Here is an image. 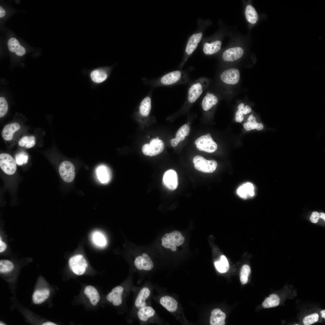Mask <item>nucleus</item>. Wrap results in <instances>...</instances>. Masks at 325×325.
<instances>
[{
    "label": "nucleus",
    "instance_id": "1",
    "mask_svg": "<svg viewBox=\"0 0 325 325\" xmlns=\"http://www.w3.org/2000/svg\"><path fill=\"white\" fill-rule=\"evenodd\" d=\"M187 73L180 70L172 71L167 73L156 81V86H169L185 84L190 82Z\"/></svg>",
    "mask_w": 325,
    "mask_h": 325
},
{
    "label": "nucleus",
    "instance_id": "2",
    "mask_svg": "<svg viewBox=\"0 0 325 325\" xmlns=\"http://www.w3.org/2000/svg\"><path fill=\"white\" fill-rule=\"evenodd\" d=\"M185 240L184 237L179 231H175L171 233L166 234L162 239L163 246L170 248L173 252L176 250V246L182 244Z\"/></svg>",
    "mask_w": 325,
    "mask_h": 325
},
{
    "label": "nucleus",
    "instance_id": "3",
    "mask_svg": "<svg viewBox=\"0 0 325 325\" xmlns=\"http://www.w3.org/2000/svg\"><path fill=\"white\" fill-rule=\"evenodd\" d=\"M193 162L195 169L204 173L213 172L215 170L217 166V163L216 161L207 160L200 155L195 156Z\"/></svg>",
    "mask_w": 325,
    "mask_h": 325
},
{
    "label": "nucleus",
    "instance_id": "4",
    "mask_svg": "<svg viewBox=\"0 0 325 325\" xmlns=\"http://www.w3.org/2000/svg\"><path fill=\"white\" fill-rule=\"evenodd\" d=\"M195 143L198 150L208 153L215 152L218 147L210 134L200 137L196 140Z\"/></svg>",
    "mask_w": 325,
    "mask_h": 325
},
{
    "label": "nucleus",
    "instance_id": "5",
    "mask_svg": "<svg viewBox=\"0 0 325 325\" xmlns=\"http://www.w3.org/2000/svg\"><path fill=\"white\" fill-rule=\"evenodd\" d=\"M69 265L73 272L79 275H82L85 272L88 266L85 258L81 254L75 255L71 257L69 260Z\"/></svg>",
    "mask_w": 325,
    "mask_h": 325
},
{
    "label": "nucleus",
    "instance_id": "6",
    "mask_svg": "<svg viewBox=\"0 0 325 325\" xmlns=\"http://www.w3.org/2000/svg\"><path fill=\"white\" fill-rule=\"evenodd\" d=\"M164 146L162 140L156 138H153L150 141L149 144H146L143 145L142 150L145 155L154 156L162 153L164 150Z\"/></svg>",
    "mask_w": 325,
    "mask_h": 325
},
{
    "label": "nucleus",
    "instance_id": "7",
    "mask_svg": "<svg viewBox=\"0 0 325 325\" xmlns=\"http://www.w3.org/2000/svg\"><path fill=\"white\" fill-rule=\"evenodd\" d=\"M16 164L15 160L9 154L5 153L0 154V167L5 174H13L17 169Z\"/></svg>",
    "mask_w": 325,
    "mask_h": 325
},
{
    "label": "nucleus",
    "instance_id": "8",
    "mask_svg": "<svg viewBox=\"0 0 325 325\" xmlns=\"http://www.w3.org/2000/svg\"><path fill=\"white\" fill-rule=\"evenodd\" d=\"M60 175L65 182L70 183L74 180L75 175V167L70 162L65 161L60 165L59 168Z\"/></svg>",
    "mask_w": 325,
    "mask_h": 325
},
{
    "label": "nucleus",
    "instance_id": "9",
    "mask_svg": "<svg viewBox=\"0 0 325 325\" xmlns=\"http://www.w3.org/2000/svg\"><path fill=\"white\" fill-rule=\"evenodd\" d=\"M162 181L164 185L168 189L172 190H175L178 185L177 172L172 169L167 170L163 174Z\"/></svg>",
    "mask_w": 325,
    "mask_h": 325
},
{
    "label": "nucleus",
    "instance_id": "10",
    "mask_svg": "<svg viewBox=\"0 0 325 325\" xmlns=\"http://www.w3.org/2000/svg\"><path fill=\"white\" fill-rule=\"evenodd\" d=\"M222 82L227 84L234 85L237 83L240 77L239 71L235 68L227 69L220 75Z\"/></svg>",
    "mask_w": 325,
    "mask_h": 325
},
{
    "label": "nucleus",
    "instance_id": "11",
    "mask_svg": "<svg viewBox=\"0 0 325 325\" xmlns=\"http://www.w3.org/2000/svg\"><path fill=\"white\" fill-rule=\"evenodd\" d=\"M136 268L138 270L149 271L153 267V264L149 255L146 253L136 257L134 261Z\"/></svg>",
    "mask_w": 325,
    "mask_h": 325
},
{
    "label": "nucleus",
    "instance_id": "12",
    "mask_svg": "<svg viewBox=\"0 0 325 325\" xmlns=\"http://www.w3.org/2000/svg\"><path fill=\"white\" fill-rule=\"evenodd\" d=\"M124 291L123 287L121 286H117L112 290L107 296V300L112 302L113 305L118 306L122 303V295Z\"/></svg>",
    "mask_w": 325,
    "mask_h": 325
},
{
    "label": "nucleus",
    "instance_id": "13",
    "mask_svg": "<svg viewBox=\"0 0 325 325\" xmlns=\"http://www.w3.org/2000/svg\"><path fill=\"white\" fill-rule=\"evenodd\" d=\"M243 53V50L241 47L231 48L227 49L223 52L222 57L225 61H233L241 57Z\"/></svg>",
    "mask_w": 325,
    "mask_h": 325
},
{
    "label": "nucleus",
    "instance_id": "14",
    "mask_svg": "<svg viewBox=\"0 0 325 325\" xmlns=\"http://www.w3.org/2000/svg\"><path fill=\"white\" fill-rule=\"evenodd\" d=\"M150 291L147 287H144L139 292L135 302V307L138 309L147 305L146 301L149 297Z\"/></svg>",
    "mask_w": 325,
    "mask_h": 325
},
{
    "label": "nucleus",
    "instance_id": "15",
    "mask_svg": "<svg viewBox=\"0 0 325 325\" xmlns=\"http://www.w3.org/2000/svg\"><path fill=\"white\" fill-rule=\"evenodd\" d=\"M225 313L220 309L216 308L213 310L211 313L210 318V323L211 325H224L226 318Z\"/></svg>",
    "mask_w": 325,
    "mask_h": 325
},
{
    "label": "nucleus",
    "instance_id": "16",
    "mask_svg": "<svg viewBox=\"0 0 325 325\" xmlns=\"http://www.w3.org/2000/svg\"><path fill=\"white\" fill-rule=\"evenodd\" d=\"M218 97L214 94L207 92L201 102L202 108L205 111L210 110L218 103Z\"/></svg>",
    "mask_w": 325,
    "mask_h": 325
},
{
    "label": "nucleus",
    "instance_id": "17",
    "mask_svg": "<svg viewBox=\"0 0 325 325\" xmlns=\"http://www.w3.org/2000/svg\"><path fill=\"white\" fill-rule=\"evenodd\" d=\"M20 127L19 124L15 122L6 125L2 131V138L6 141L11 140L14 133L18 130Z\"/></svg>",
    "mask_w": 325,
    "mask_h": 325
},
{
    "label": "nucleus",
    "instance_id": "18",
    "mask_svg": "<svg viewBox=\"0 0 325 325\" xmlns=\"http://www.w3.org/2000/svg\"><path fill=\"white\" fill-rule=\"evenodd\" d=\"M202 36V33L200 32L193 34L190 37L185 49L188 55H190L196 49L198 44L201 39Z\"/></svg>",
    "mask_w": 325,
    "mask_h": 325
},
{
    "label": "nucleus",
    "instance_id": "19",
    "mask_svg": "<svg viewBox=\"0 0 325 325\" xmlns=\"http://www.w3.org/2000/svg\"><path fill=\"white\" fill-rule=\"evenodd\" d=\"M108 68H100L93 70L91 73L92 80L97 83H100L105 80L108 76L107 69Z\"/></svg>",
    "mask_w": 325,
    "mask_h": 325
},
{
    "label": "nucleus",
    "instance_id": "20",
    "mask_svg": "<svg viewBox=\"0 0 325 325\" xmlns=\"http://www.w3.org/2000/svg\"><path fill=\"white\" fill-rule=\"evenodd\" d=\"M161 305L168 311L173 312L175 311L178 308L177 301L173 297L166 296H163L160 299Z\"/></svg>",
    "mask_w": 325,
    "mask_h": 325
},
{
    "label": "nucleus",
    "instance_id": "21",
    "mask_svg": "<svg viewBox=\"0 0 325 325\" xmlns=\"http://www.w3.org/2000/svg\"><path fill=\"white\" fill-rule=\"evenodd\" d=\"M155 311L151 307L146 305L138 309L137 316L139 320L143 322H146L153 316Z\"/></svg>",
    "mask_w": 325,
    "mask_h": 325
},
{
    "label": "nucleus",
    "instance_id": "22",
    "mask_svg": "<svg viewBox=\"0 0 325 325\" xmlns=\"http://www.w3.org/2000/svg\"><path fill=\"white\" fill-rule=\"evenodd\" d=\"M8 48L10 51L15 52V54L19 56L24 55L26 52L25 48L22 46L18 40L15 38H11L8 43Z\"/></svg>",
    "mask_w": 325,
    "mask_h": 325
},
{
    "label": "nucleus",
    "instance_id": "23",
    "mask_svg": "<svg viewBox=\"0 0 325 325\" xmlns=\"http://www.w3.org/2000/svg\"><path fill=\"white\" fill-rule=\"evenodd\" d=\"M97 173L98 179L102 183H107L110 181L111 173L110 170L106 166H100L97 169Z\"/></svg>",
    "mask_w": 325,
    "mask_h": 325
},
{
    "label": "nucleus",
    "instance_id": "24",
    "mask_svg": "<svg viewBox=\"0 0 325 325\" xmlns=\"http://www.w3.org/2000/svg\"><path fill=\"white\" fill-rule=\"evenodd\" d=\"M254 187L253 185L247 183L240 187L237 190V193L241 197L246 198L253 196Z\"/></svg>",
    "mask_w": 325,
    "mask_h": 325
},
{
    "label": "nucleus",
    "instance_id": "25",
    "mask_svg": "<svg viewBox=\"0 0 325 325\" xmlns=\"http://www.w3.org/2000/svg\"><path fill=\"white\" fill-rule=\"evenodd\" d=\"M151 107V100L150 96H147L141 101L139 107V112L143 116L146 117L149 114Z\"/></svg>",
    "mask_w": 325,
    "mask_h": 325
},
{
    "label": "nucleus",
    "instance_id": "26",
    "mask_svg": "<svg viewBox=\"0 0 325 325\" xmlns=\"http://www.w3.org/2000/svg\"><path fill=\"white\" fill-rule=\"evenodd\" d=\"M49 295L50 291L47 289L36 290L33 295V301L36 304H41L48 298Z\"/></svg>",
    "mask_w": 325,
    "mask_h": 325
},
{
    "label": "nucleus",
    "instance_id": "27",
    "mask_svg": "<svg viewBox=\"0 0 325 325\" xmlns=\"http://www.w3.org/2000/svg\"><path fill=\"white\" fill-rule=\"evenodd\" d=\"M243 126L244 129L247 131L255 129L260 131L264 128L263 124L262 123H258L256 121L255 118L252 115L249 116L247 122L244 124Z\"/></svg>",
    "mask_w": 325,
    "mask_h": 325
},
{
    "label": "nucleus",
    "instance_id": "28",
    "mask_svg": "<svg viewBox=\"0 0 325 325\" xmlns=\"http://www.w3.org/2000/svg\"><path fill=\"white\" fill-rule=\"evenodd\" d=\"M238 110L235 113V120L238 122H241L243 120L244 116L250 113L252 110L251 108L249 106L245 107L243 103H241L237 107Z\"/></svg>",
    "mask_w": 325,
    "mask_h": 325
},
{
    "label": "nucleus",
    "instance_id": "29",
    "mask_svg": "<svg viewBox=\"0 0 325 325\" xmlns=\"http://www.w3.org/2000/svg\"><path fill=\"white\" fill-rule=\"evenodd\" d=\"M221 42L219 40H217L209 44L206 43L204 45L203 51L206 54H214L221 49Z\"/></svg>",
    "mask_w": 325,
    "mask_h": 325
},
{
    "label": "nucleus",
    "instance_id": "30",
    "mask_svg": "<svg viewBox=\"0 0 325 325\" xmlns=\"http://www.w3.org/2000/svg\"><path fill=\"white\" fill-rule=\"evenodd\" d=\"M91 237L93 243L98 247H103L106 244V237L100 231H96L93 232Z\"/></svg>",
    "mask_w": 325,
    "mask_h": 325
},
{
    "label": "nucleus",
    "instance_id": "31",
    "mask_svg": "<svg viewBox=\"0 0 325 325\" xmlns=\"http://www.w3.org/2000/svg\"><path fill=\"white\" fill-rule=\"evenodd\" d=\"M280 302V299L278 296L276 294H272L265 299L262 305L265 308L274 307L279 305Z\"/></svg>",
    "mask_w": 325,
    "mask_h": 325
},
{
    "label": "nucleus",
    "instance_id": "32",
    "mask_svg": "<svg viewBox=\"0 0 325 325\" xmlns=\"http://www.w3.org/2000/svg\"><path fill=\"white\" fill-rule=\"evenodd\" d=\"M245 15L248 21L251 23L255 24L258 20L257 13L255 8L251 5H248L246 7Z\"/></svg>",
    "mask_w": 325,
    "mask_h": 325
},
{
    "label": "nucleus",
    "instance_id": "33",
    "mask_svg": "<svg viewBox=\"0 0 325 325\" xmlns=\"http://www.w3.org/2000/svg\"><path fill=\"white\" fill-rule=\"evenodd\" d=\"M215 265L217 270L221 273H225L229 269L228 261L224 255L221 256L220 261L215 262Z\"/></svg>",
    "mask_w": 325,
    "mask_h": 325
},
{
    "label": "nucleus",
    "instance_id": "34",
    "mask_svg": "<svg viewBox=\"0 0 325 325\" xmlns=\"http://www.w3.org/2000/svg\"><path fill=\"white\" fill-rule=\"evenodd\" d=\"M35 138L34 136H25L23 137L19 141L18 144L21 147H24L26 148H29L33 147L36 144Z\"/></svg>",
    "mask_w": 325,
    "mask_h": 325
},
{
    "label": "nucleus",
    "instance_id": "35",
    "mask_svg": "<svg viewBox=\"0 0 325 325\" xmlns=\"http://www.w3.org/2000/svg\"><path fill=\"white\" fill-rule=\"evenodd\" d=\"M190 128L187 124H184L178 129L176 134L175 138L180 141L184 140L185 137L187 136L190 132Z\"/></svg>",
    "mask_w": 325,
    "mask_h": 325
},
{
    "label": "nucleus",
    "instance_id": "36",
    "mask_svg": "<svg viewBox=\"0 0 325 325\" xmlns=\"http://www.w3.org/2000/svg\"><path fill=\"white\" fill-rule=\"evenodd\" d=\"M250 272L251 269L249 265H245L242 266L240 273V281L242 284L247 283Z\"/></svg>",
    "mask_w": 325,
    "mask_h": 325
},
{
    "label": "nucleus",
    "instance_id": "37",
    "mask_svg": "<svg viewBox=\"0 0 325 325\" xmlns=\"http://www.w3.org/2000/svg\"><path fill=\"white\" fill-rule=\"evenodd\" d=\"M14 268L13 263L7 260L0 261V271L2 273H5L10 271Z\"/></svg>",
    "mask_w": 325,
    "mask_h": 325
},
{
    "label": "nucleus",
    "instance_id": "38",
    "mask_svg": "<svg viewBox=\"0 0 325 325\" xmlns=\"http://www.w3.org/2000/svg\"><path fill=\"white\" fill-rule=\"evenodd\" d=\"M28 158V154L24 151L18 153L15 156L17 164L19 166H21L26 164L27 162Z\"/></svg>",
    "mask_w": 325,
    "mask_h": 325
},
{
    "label": "nucleus",
    "instance_id": "39",
    "mask_svg": "<svg viewBox=\"0 0 325 325\" xmlns=\"http://www.w3.org/2000/svg\"><path fill=\"white\" fill-rule=\"evenodd\" d=\"M319 317V315L316 313L306 316L303 320V323L305 325H311L317 321Z\"/></svg>",
    "mask_w": 325,
    "mask_h": 325
},
{
    "label": "nucleus",
    "instance_id": "40",
    "mask_svg": "<svg viewBox=\"0 0 325 325\" xmlns=\"http://www.w3.org/2000/svg\"><path fill=\"white\" fill-rule=\"evenodd\" d=\"M8 109V106L5 99L3 97L0 98V117L4 116L7 113Z\"/></svg>",
    "mask_w": 325,
    "mask_h": 325
},
{
    "label": "nucleus",
    "instance_id": "41",
    "mask_svg": "<svg viewBox=\"0 0 325 325\" xmlns=\"http://www.w3.org/2000/svg\"><path fill=\"white\" fill-rule=\"evenodd\" d=\"M319 218V214L316 212H313L310 218L311 221L313 223H316L317 222Z\"/></svg>",
    "mask_w": 325,
    "mask_h": 325
},
{
    "label": "nucleus",
    "instance_id": "42",
    "mask_svg": "<svg viewBox=\"0 0 325 325\" xmlns=\"http://www.w3.org/2000/svg\"><path fill=\"white\" fill-rule=\"evenodd\" d=\"M6 244L3 242L0 238V252H4L6 249Z\"/></svg>",
    "mask_w": 325,
    "mask_h": 325
},
{
    "label": "nucleus",
    "instance_id": "43",
    "mask_svg": "<svg viewBox=\"0 0 325 325\" xmlns=\"http://www.w3.org/2000/svg\"><path fill=\"white\" fill-rule=\"evenodd\" d=\"M179 142L180 141H179L175 138L172 139L171 140L170 143L172 146L175 147L178 145Z\"/></svg>",
    "mask_w": 325,
    "mask_h": 325
},
{
    "label": "nucleus",
    "instance_id": "44",
    "mask_svg": "<svg viewBox=\"0 0 325 325\" xmlns=\"http://www.w3.org/2000/svg\"><path fill=\"white\" fill-rule=\"evenodd\" d=\"M5 10L1 7H0V17H2L4 16L5 14Z\"/></svg>",
    "mask_w": 325,
    "mask_h": 325
},
{
    "label": "nucleus",
    "instance_id": "45",
    "mask_svg": "<svg viewBox=\"0 0 325 325\" xmlns=\"http://www.w3.org/2000/svg\"><path fill=\"white\" fill-rule=\"evenodd\" d=\"M43 325H56L57 324L51 322H46L43 323Z\"/></svg>",
    "mask_w": 325,
    "mask_h": 325
},
{
    "label": "nucleus",
    "instance_id": "46",
    "mask_svg": "<svg viewBox=\"0 0 325 325\" xmlns=\"http://www.w3.org/2000/svg\"><path fill=\"white\" fill-rule=\"evenodd\" d=\"M319 218H320L323 219L324 220H325V214L323 213H320L319 214Z\"/></svg>",
    "mask_w": 325,
    "mask_h": 325
},
{
    "label": "nucleus",
    "instance_id": "47",
    "mask_svg": "<svg viewBox=\"0 0 325 325\" xmlns=\"http://www.w3.org/2000/svg\"><path fill=\"white\" fill-rule=\"evenodd\" d=\"M320 313L322 314L321 317L325 318V310H324L321 311Z\"/></svg>",
    "mask_w": 325,
    "mask_h": 325
},
{
    "label": "nucleus",
    "instance_id": "48",
    "mask_svg": "<svg viewBox=\"0 0 325 325\" xmlns=\"http://www.w3.org/2000/svg\"><path fill=\"white\" fill-rule=\"evenodd\" d=\"M156 138L157 139H159V137H157Z\"/></svg>",
    "mask_w": 325,
    "mask_h": 325
}]
</instances>
